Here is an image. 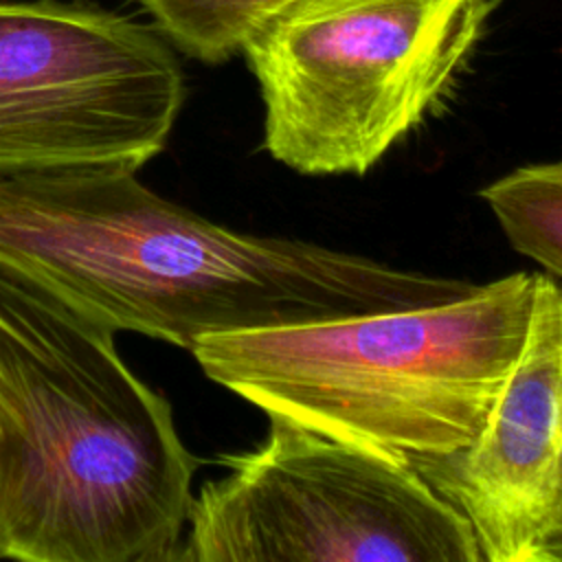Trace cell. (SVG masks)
I'll use <instances>...</instances> for the list:
<instances>
[{"label":"cell","instance_id":"obj_8","mask_svg":"<svg viewBox=\"0 0 562 562\" xmlns=\"http://www.w3.org/2000/svg\"><path fill=\"white\" fill-rule=\"evenodd\" d=\"M481 198L514 250L562 281V160L518 167L483 187Z\"/></svg>","mask_w":562,"mask_h":562},{"label":"cell","instance_id":"obj_2","mask_svg":"<svg viewBox=\"0 0 562 562\" xmlns=\"http://www.w3.org/2000/svg\"><path fill=\"white\" fill-rule=\"evenodd\" d=\"M200 461L114 334L0 272V558L178 562Z\"/></svg>","mask_w":562,"mask_h":562},{"label":"cell","instance_id":"obj_5","mask_svg":"<svg viewBox=\"0 0 562 562\" xmlns=\"http://www.w3.org/2000/svg\"><path fill=\"white\" fill-rule=\"evenodd\" d=\"M268 419L193 496L178 562H481L470 522L408 459Z\"/></svg>","mask_w":562,"mask_h":562},{"label":"cell","instance_id":"obj_7","mask_svg":"<svg viewBox=\"0 0 562 562\" xmlns=\"http://www.w3.org/2000/svg\"><path fill=\"white\" fill-rule=\"evenodd\" d=\"M408 461L470 522L481 562H538L562 483V281L536 272L522 351L479 435Z\"/></svg>","mask_w":562,"mask_h":562},{"label":"cell","instance_id":"obj_1","mask_svg":"<svg viewBox=\"0 0 562 562\" xmlns=\"http://www.w3.org/2000/svg\"><path fill=\"white\" fill-rule=\"evenodd\" d=\"M134 173L79 167L0 178V272L101 329L187 351L215 334L428 305L479 285L237 233Z\"/></svg>","mask_w":562,"mask_h":562},{"label":"cell","instance_id":"obj_4","mask_svg":"<svg viewBox=\"0 0 562 562\" xmlns=\"http://www.w3.org/2000/svg\"><path fill=\"white\" fill-rule=\"evenodd\" d=\"M498 0H283L241 53L263 147L310 176L364 173L448 92Z\"/></svg>","mask_w":562,"mask_h":562},{"label":"cell","instance_id":"obj_3","mask_svg":"<svg viewBox=\"0 0 562 562\" xmlns=\"http://www.w3.org/2000/svg\"><path fill=\"white\" fill-rule=\"evenodd\" d=\"M533 296L536 272H514L439 303L206 336L191 353L268 417L404 459L437 457L483 428Z\"/></svg>","mask_w":562,"mask_h":562},{"label":"cell","instance_id":"obj_9","mask_svg":"<svg viewBox=\"0 0 562 562\" xmlns=\"http://www.w3.org/2000/svg\"><path fill=\"white\" fill-rule=\"evenodd\" d=\"M154 29L180 53L222 64L241 53L246 37L283 0H136Z\"/></svg>","mask_w":562,"mask_h":562},{"label":"cell","instance_id":"obj_6","mask_svg":"<svg viewBox=\"0 0 562 562\" xmlns=\"http://www.w3.org/2000/svg\"><path fill=\"white\" fill-rule=\"evenodd\" d=\"M184 103L171 44L88 2H0V178L158 156Z\"/></svg>","mask_w":562,"mask_h":562},{"label":"cell","instance_id":"obj_10","mask_svg":"<svg viewBox=\"0 0 562 562\" xmlns=\"http://www.w3.org/2000/svg\"><path fill=\"white\" fill-rule=\"evenodd\" d=\"M538 562H562V483H560V494L555 503V514H553L549 533L544 538V544L540 549Z\"/></svg>","mask_w":562,"mask_h":562}]
</instances>
